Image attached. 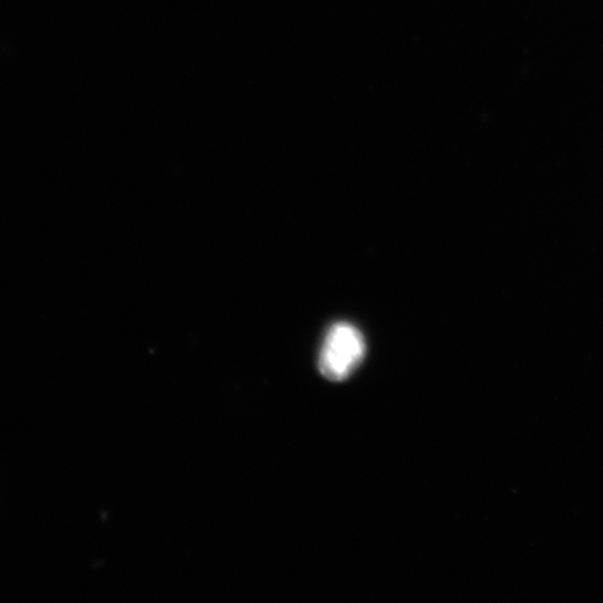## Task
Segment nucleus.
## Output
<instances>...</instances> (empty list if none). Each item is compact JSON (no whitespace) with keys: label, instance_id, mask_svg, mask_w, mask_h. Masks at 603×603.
Listing matches in <instances>:
<instances>
[{"label":"nucleus","instance_id":"f257e3e1","mask_svg":"<svg viewBox=\"0 0 603 603\" xmlns=\"http://www.w3.org/2000/svg\"><path fill=\"white\" fill-rule=\"evenodd\" d=\"M366 341L356 326L347 322L333 325L327 332L318 357V369L328 380L348 379L361 364Z\"/></svg>","mask_w":603,"mask_h":603}]
</instances>
